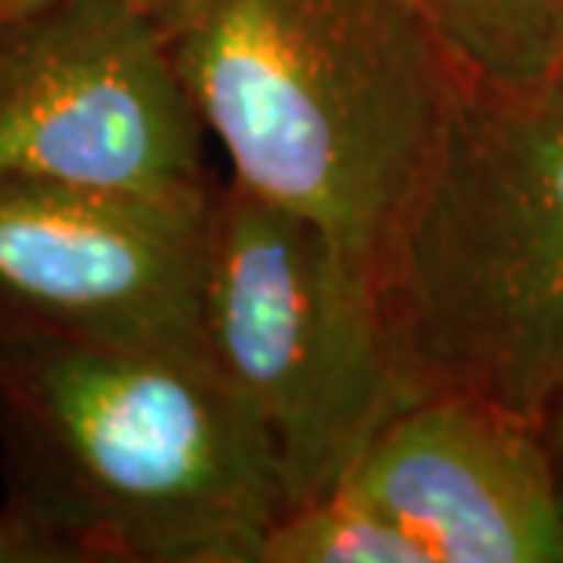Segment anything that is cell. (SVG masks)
<instances>
[{
  "label": "cell",
  "mask_w": 563,
  "mask_h": 563,
  "mask_svg": "<svg viewBox=\"0 0 563 563\" xmlns=\"http://www.w3.org/2000/svg\"><path fill=\"white\" fill-rule=\"evenodd\" d=\"M231 179L380 272L465 74L418 0H140Z\"/></svg>",
  "instance_id": "2"
},
{
  "label": "cell",
  "mask_w": 563,
  "mask_h": 563,
  "mask_svg": "<svg viewBox=\"0 0 563 563\" xmlns=\"http://www.w3.org/2000/svg\"><path fill=\"white\" fill-rule=\"evenodd\" d=\"M48 4H59V0H0V22L19 19V15H26V11H37Z\"/></svg>",
  "instance_id": "11"
},
{
  "label": "cell",
  "mask_w": 563,
  "mask_h": 563,
  "mask_svg": "<svg viewBox=\"0 0 563 563\" xmlns=\"http://www.w3.org/2000/svg\"><path fill=\"white\" fill-rule=\"evenodd\" d=\"M542 432H545L549 454H553V468H556V483H560V501H563V388L556 391V399L549 402V410L542 413Z\"/></svg>",
  "instance_id": "10"
},
{
  "label": "cell",
  "mask_w": 563,
  "mask_h": 563,
  "mask_svg": "<svg viewBox=\"0 0 563 563\" xmlns=\"http://www.w3.org/2000/svg\"><path fill=\"white\" fill-rule=\"evenodd\" d=\"M560 4H563V0H560ZM560 74H563V70H560Z\"/></svg>",
  "instance_id": "12"
},
{
  "label": "cell",
  "mask_w": 563,
  "mask_h": 563,
  "mask_svg": "<svg viewBox=\"0 0 563 563\" xmlns=\"http://www.w3.org/2000/svg\"><path fill=\"white\" fill-rule=\"evenodd\" d=\"M201 333L212 369L272 439L289 509L333 490L388 413L424 391L377 267L234 179L209 212Z\"/></svg>",
  "instance_id": "4"
},
{
  "label": "cell",
  "mask_w": 563,
  "mask_h": 563,
  "mask_svg": "<svg viewBox=\"0 0 563 563\" xmlns=\"http://www.w3.org/2000/svg\"><path fill=\"white\" fill-rule=\"evenodd\" d=\"M212 198L0 184V330L209 363Z\"/></svg>",
  "instance_id": "6"
},
{
  "label": "cell",
  "mask_w": 563,
  "mask_h": 563,
  "mask_svg": "<svg viewBox=\"0 0 563 563\" xmlns=\"http://www.w3.org/2000/svg\"><path fill=\"white\" fill-rule=\"evenodd\" d=\"M4 512L55 563H261L275 446L206 358L0 330Z\"/></svg>",
  "instance_id": "1"
},
{
  "label": "cell",
  "mask_w": 563,
  "mask_h": 563,
  "mask_svg": "<svg viewBox=\"0 0 563 563\" xmlns=\"http://www.w3.org/2000/svg\"><path fill=\"white\" fill-rule=\"evenodd\" d=\"M421 388L538 418L563 388V74L465 81L380 256Z\"/></svg>",
  "instance_id": "3"
},
{
  "label": "cell",
  "mask_w": 563,
  "mask_h": 563,
  "mask_svg": "<svg viewBox=\"0 0 563 563\" xmlns=\"http://www.w3.org/2000/svg\"><path fill=\"white\" fill-rule=\"evenodd\" d=\"M465 81L531 88L563 70L560 0H418Z\"/></svg>",
  "instance_id": "8"
},
{
  "label": "cell",
  "mask_w": 563,
  "mask_h": 563,
  "mask_svg": "<svg viewBox=\"0 0 563 563\" xmlns=\"http://www.w3.org/2000/svg\"><path fill=\"white\" fill-rule=\"evenodd\" d=\"M336 487L424 563H563V501L542 421L450 388L407 399Z\"/></svg>",
  "instance_id": "7"
},
{
  "label": "cell",
  "mask_w": 563,
  "mask_h": 563,
  "mask_svg": "<svg viewBox=\"0 0 563 563\" xmlns=\"http://www.w3.org/2000/svg\"><path fill=\"white\" fill-rule=\"evenodd\" d=\"M261 563H424L421 549L352 490L333 487L275 523Z\"/></svg>",
  "instance_id": "9"
},
{
  "label": "cell",
  "mask_w": 563,
  "mask_h": 563,
  "mask_svg": "<svg viewBox=\"0 0 563 563\" xmlns=\"http://www.w3.org/2000/svg\"><path fill=\"white\" fill-rule=\"evenodd\" d=\"M195 103L140 0L0 22V184L212 198Z\"/></svg>",
  "instance_id": "5"
}]
</instances>
